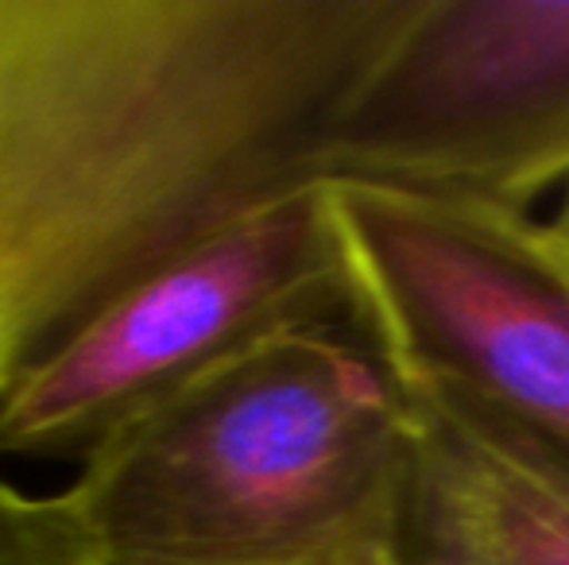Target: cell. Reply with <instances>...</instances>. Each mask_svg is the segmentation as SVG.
<instances>
[{
    "label": "cell",
    "instance_id": "obj_6",
    "mask_svg": "<svg viewBox=\"0 0 569 565\" xmlns=\"http://www.w3.org/2000/svg\"><path fill=\"white\" fill-rule=\"evenodd\" d=\"M415 403V484L399 565H569V457L442 387Z\"/></svg>",
    "mask_w": 569,
    "mask_h": 565
},
{
    "label": "cell",
    "instance_id": "obj_3",
    "mask_svg": "<svg viewBox=\"0 0 569 565\" xmlns=\"http://www.w3.org/2000/svg\"><path fill=\"white\" fill-rule=\"evenodd\" d=\"M345 299L403 384L442 387L569 457V275L539 218L326 182Z\"/></svg>",
    "mask_w": 569,
    "mask_h": 565
},
{
    "label": "cell",
    "instance_id": "obj_8",
    "mask_svg": "<svg viewBox=\"0 0 569 565\" xmlns=\"http://www.w3.org/2000/svg\"><path fill=\"white\" fill-rule=\"evenodd\" d=\"M535 225H539V241H542V249H547V256L569 275V194H562L555 218L535 221Z\"/></svg>",
    "mask_w": 569,
    "mask_h": 565
},
{
    "label": "cell",
    "instance_id": "obj_7",
    "mask_svg": "<svg viewBox=\"0 0 569 565\" xmlns=\"http://www.w3.org/2000/svg\"><path fill=\"white\" fill-rule=\"evenodd\" d=\"M0 565H90L59 500L23 492L0 473Z\"/></svg>",
    "mask_w": 569,
    "mask_h": 565
},
{
    "label": "cell",
    "instance_id": "obj_2",
    "mask_svg": "<svg viewBox=\"0 0 569 565\" xmlns=\"http://www.w3.org/2000/svg\"><path fill=\"white\" fill-rule=\"evenodd\" d=\"M415 442L345 299L151 395L54 500L90 565H399Z\"/></svg>",
    "mask_w": 569,
    "mask_h": 565
},
{
    "label": "cell",
    "instance_id": "obj_1",
    "mask_svg": "<svg viewBox=\"0 0 569 565\" xmlns=\"http://www.w3.org/2000/svg\"><path fill=\"white\" fill-rule=\"evenodd\" d=\"M403 0H0V400L326 159Z\"/></svg>",
    "mask_w": 569,
    "mask_h": 565
},
{
    "label": "cell",
    "instance_id": "obj_4",
    "mask_svg": "<svg viewBox=\"0 0 569 565\" xmlns=\"http://www.w3.org/2000/svg\"><path fill=\"white\" fill-rule=\"evenodd\" d=\"M326 182L516 218L569 194V0H403L349 98Z\"/></svg>",
    "mask_w": 569,
    "mask_h": 565
},
{
    "label": "cell",
    "instance_id": "obj_5",
    "mask_svg": "<svg viewBox=\"0 0 569 565\" xmlns=\"http://www.w3.org/2000/svg\"><path fill=\"white\" fill-rule=\"evenodd\" d=\"M345 302L326 182L287 190L124 291L0 400V461H82L120 418L240 341Z\"/></svg>",
    "mask_w": 569,
    "mask_h": 565
}]
</instances>
